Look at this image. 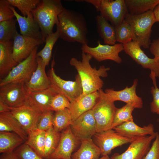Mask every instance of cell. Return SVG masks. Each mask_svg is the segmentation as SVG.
I'll list each match as a JSON object with an SVG mask.
<instances>
[{
  "label": "cell",
  "instance_id": "681fc988",
  "mask_svg": "<svg viewBox=\"0 0 159 159\" xmlns=\"http://www.w3.org/2000/svg\"><path fill=\"white\" fill-rule=\"evenodd\" d=\"M158 122H159V118L158 119Z\"/></svg>",
  "mask_w": 159,
  "mask_h": 159
},
{
  "label": "cell",
  "instance_id": "2e32d148",
  "mask_svg": "<svg viewBox=\"0 0 159 159\" xmlns=\"http://www.w3.org/2000/svg\"><path fill=\"white\" fill-rule=\"evenodd\" d=\"M43 43L42 40L25 36L18 33L13 41L14 59L19 63L28 57L36 47Z\"/></svg>",
  "mask_w": 159,
  "mask_h": 159
},
{
  "label": "cell",
  "instance_id": "e575fe53",
  "mask_svg": "<svg viewBox=\"0 0 159 159\" xmlns=\"http://www.w3.org/2000/svg\"><path fill=\"white\" fill-rule=\"evenodd\" d=\"M135 109L132 105L126 104L120 108H117L111 129L126 122L133 121L132 112Z\"/></svg>",
  "mask_w": 159,
  "mask_h": 159
},
{
  "label": "cell",
  "instance_id": "836d02e7",
  "mask_svg": "<svg viewBox=\"0 0 159 159\" xmlns=\"http://www.w3.org/2000/svg\"><path fill=\"white\" fill-rule=\"evenodd\" d=\"M73 122L68 108H66L54 113L53 128L56 130L60 132L69 126Z\"/></svg>",
  "mask_w": 159,
  "mask_h": 159
},
{
  "label": "cell",
  "instance_id": "4dcf8cb0",
  "mask_svg": "<svg viewBox=\"0 0 159 159\" xmlns=\"http://www.w3.org/2000/svg\"><path fill=\"white\" fill-rule=\"evenodd\" d=\"M61 135V133L53 128L46 131L44 158L50 159L58 145Z\"/></svg>",
  "mask_w": 159,
  "mask_h": 159
},
{
  "label": "cell",
  "instance_id": "603a6c76",
  "mask_svg": "<svg viewBox=\"0 0 159 159\" xmlns=\"http://www.w3.org/2000/svg\"><path fill=\"white\" fill-rule=\"evenodd\" d=\"M13 41L0 42V79L5 78L18 64L13 55Z\"/></svg>",
  "mask_w": 159,
  "mask_h": 159
},
{
  "label": "cell",
  "instance_id": "ab89813d",
  "mask_svg": "<svg viewBox=\"0 0 159 159\" xmlns=\"http://www.w3.org/2000/svg\"><path fill=\"white\" fill-rule=\"evenodd\" d=\"M14 152L21 159H45L39 156L24 143L16 148Z\"/></svg>",
  "mask_w": 159,
  "mask_h": 159
},
{
  "label": "cell",
  "instance_id": "277c9868",
  "mask_svg": "<svg viewBox=\"0 0 159 159\" xmlns=\"http://www.w3.org/2000/svg\"><path fill=\"white\" fill-rule=\"evenodd\" d=\"M124 20L131 26L136 38L140 47L149 48L151 43V28L155 21L153 11L149 10L143 14L137 15L128 13Z\"/></svg>",
  "mask_w": 159,
  "mask_h": 159
},
{
  "label": "cell",
  "instance_id": "b9f144b4",
  "mask_svg": "<svg viewBox=\"0 0 159 159\" xmlns=\"http://www.w3.org/2000/svg\"><path fill=\"white\" fill-rule=\"evenodd\" d=\"M7 0H0V22L14 18L15 16Z\"/></svg>",
  "mask_w": 159,
  "mask_h": 159
},
{
  "label": "cell",
  "instance_id": "7a4b0ae2",
  "mask_svg": "<svg viewBox=\"0 0 159 159\" xmlns=\"http://www.w3.org/2000/svg\"><path fill=\"white\" fill-rule=\"evenodd\" d=\"M82 58L81 60H79L72 57L69 63L74 67L80 78L83 90L82 94L87 95L102 89L104 83L100 77H107V72L110 68L104 65L101 66L98 69L92 67L90 63L92 57L88 54L82 52Z\"/></svg>",
  "mask_w": 159,
  "mask_h": 159
},
{
  "label": "cell",
  "instance_id": "3957f363",
  "mask_svg": "<svg viewBox=\"0 0 159 159\" xmlns=\"http://www.w3.org/2000/svg\"><path fill=\"white\" fill-rule=\"evenodd\" d=\"M64 7L60 0H42L32 11L45 43L46 39L53 33V27L58 22V16Z\"/></svg>",
  "mask_w": 159,
  "mask_h": 159
},
{
  "label": "cell",
  "instance_id": "ba28073f",
  "mask_svg": "<svg viewBox=\"0 0 159 159\" xmlns=\"http://www.w3.org/2000/svg\"><path fill=\"white\" fill-rule=\"evenodd\" d=\"M36 47L26 59L14 67L4 78L0 80V87L11 82H28L37 66Z\"/></svg>",
  "mask_w": 159,
  "mask_h": 159
},
{
  "label": "cell",
  "instance_id": "7c38bea8",
  "mask_svg": "<svg viewBox=\"0 0 159 159\" xmlns=\"http://www.w3.org/2000/svg\"><path fill=\"white\" fill-rule=\"evenodd\" d=\"M70 127L72 133L80 142L91 139L97 133L96 123L92 109L77 118Z\"/></svg>",
  "mask_w": 159,
  "mask_h": 159
},
{
  "label": "cell",
  "instance_id": "f1b7e54d",
  "mask_svg": "<svg viewBox=\"0 0 159 159\" xmlns=\"http://www.w3.org/2000/svg\"><path fill=\"white\" fill-rule=\"evenodd\" d=\"M128 13L137 15L153 11L159 0H124Z\"/></svg>",
  "mask_w": 159,
  "mask_h": 159
},
{
  "label": "cell",
  "instance_id": "d6a6232c",
  "mask_svg": "<svg viewBox=\"0 0 159 159\" xmlns=\"http://www.w3.org/2000/svg\"><path fill=\"white\" fill-rule=\"evenodd\" d=\"M16 19L0 22V42H8L14 39L18 33L16 24Z\"/></svg>",
  "mask_w": 159,
  "mask_h": 159
},
{
  "label": "cell",
  "instance_id": "8992f818",
  "mask_svg": "<svg viewBox=\"0 0 159 159\" xmlns=\"http://www.w3.org/2000/svg\"><path fill=\"white\" fill-rule=\"evenodd\" d=\"M93 5L97 11L115 27L124 20L128 13L124 0H86Z\"/></svg>",
  "mask_w": 159,
  "mask_h": 159
},
{
  "label": "cell",
  "instance_id": "e0dca14e",
  "mask_svg": "<svg viewBox=\"0 0 159 159\" xmlns=\"http://www.w3.org/2000/svg\"><path fill=\"white\" fill-rule=\"evenodd\" d=\"M80 142L72 133L70 126L61 132L58 145L50 159H72V153Z\"/></svg>",
  "mask_w": 159,
  "mask_h": 159
},
{
  "label": "cell",
  "instance_id": "60d3db41",
  "mask_svg": "<svg viewBox=\"0 0 159 159\" xmlns=\"http://www.w3.org/2000/svg\"><path fill=\"white\" fill-rule=\"evenodd\" d=\"M150 77L153 80V87H151L150 92L153 100L150 104L151 111L159 115V88L157 87L155 73L151 71Z\"/></svg>",
  "mask_w": 159,
  "mask_h": 159
},
{
  "label": "cell",
  "instance_id": "30bf717a",
  "mask_svg": "<svg viewBox=\"0 0 159 159\" xmlns=\"http://www.w3.org/2000/svg\"><path fill=\"white\" fill-rule=\"evenodd\" d=\"M81 49L82 52L90 54L99 62L109 60L120 64L122 62L119 56V53L124 50L123 44L121 43L113 45H102L98 41L97 45L95 47L83 44L82 45Z\"/></svg>",
  "mask_w": 159,
  "mask_h": 159
},
{
  "label": "cell",
  "instance_id": "8fae6325",
  "mask_svg": "<svg viewBox=\"0 0 159 159\" xmlns=\"http://www.w3.org/2000/svg\"><path fill=\"white\" fill-rule=\"evenodd\" d=\"M94 136L96 145L100 150L102 156L108 155L114 149L130 143L135 139L122 136L113 129L96 133Z\"/></svg>",
  "mask_w": 159,
  "mask_h": 159
},
{
  "label": "cell",
  "instance_id": "7dc6e473",
  "mask_svg": "<svg viewBox=\"0 0 159 159\" xmlns=\"http://www.w3.org/2000/svg\"><path fill=\"white\" fill-rule=\"evenodd\" d=\"M153 12L155 22H159V3L155 7Z\"/></svg>",
  "mask_w": 159,
  "mask_h": 159
},
{
  "label": "cell",
  "instance_id": "6da1fadb",
  "mask_svg": "<svg viewBox=\"0 0 159 159\" xmlns=\"http://www.w3.org/2000/svg\"><path fill=\"white\" fill-rule=\"evenodd\" d=\"M58 18L57 30L59 38L69 42L88 45L87 22L82 14L64 8Z\"/></svg>",
  "mask_w": 159,
  "mask_h": 159
},
{
  "label": "cell",
  "instance_id": "8d00e7d4",
  "mask_svg": "<svg viewBox=\"0 0 159 159\" xmlns=\"http://www.w3.org/2000/svg\"><path fill=\"white\" fill-rule=\"evenodd\" d=\"M10 4L17 7L23 16H27L37 6L39 0H7Z\"/></svg>",
  "mask_w": 159,
  "mask_h": 159
},
{
  "label": "cell",
  "instance_id": "f546056e",
  "mask_svg": "<svg viewBox=\"0 0 159 159\" xmlns=\"http://www.w3.org/2000/svg\"><path fill=\"white\" fill-rule=\"evenodd\" d=\"M46 131L36 128L28 134L24 143L29 146L38 154L44 158Z\"/></svg>",
  "mask_w": 159,
  "mask_h": 159
},
{
  "label": "cell",
  "instance_id": "f35d334b",
  "mask_svg": "<svg viewBox=\"0 0 159 159\" xmlns=\"http://www.w3.org/2000/svg\"><path fill=\"white\" fill-rule=\"evenodd\" d=\"M54 111L49 110L42 112L38 120L37 128L47 131L53 128Z\"/></svg>",
  "mask_w": 159,
  "mask_h": 159
},
{
  "label": "cell",
  "instance_id": "ee69618b",
  "mask_svg": "<svg viewBox=\"0 0 159 159\" xmlns=\"http://www.w3.org/2000/svg\"><path fill=\"white\" fill-rule=\"evenodd\" d=\"M151 53L154 56V58L159 64V38L153 40L149 47Z\"/></svg>",
  "mask_w": 159,
  "mask_h": 159
},
{
  "label": "cell",
  "instance_id": "44dd1931",
  "mask_svg": "<svg viewBox=\"0 0 159 159\" xmlns=\"http://www.w3.org/2000/svg\"><path fill=\"white\" fill-rule=\"evenodd\" d=\"M99 97V91L87 94H82L71 103L68 108L73 121L84 113L91 110Z\"/></svg>",
  "mask_w": 159,
  "mask_h": 159
},
{
  "label": "cell",
  "instance_id": "ac0fdd59",
  "mask_svg": "<svg viewBox=\"0 0 159 159\" xmlns=\"http://www.w3.org/2000/svg\"><path fill=\"white\" fill-rule=\"evenodd\" d=\"M138 81L137 79H135L130 87L126 86L121 90L116 91L113 89H107L105 92L114 102L121 101L132 105L135 108L141 109L143 107V101L136 93Z\"/></svg>",
  "mask_w": 159,
  "mask_h": 159
},
{
  "label": "cell",
  "instance_id": "52a82bcc",
  "mask_svg": "<svg viewBox=\"0 0 159 159\" xmlns=\"http://www.w3.org/2000/svg\"><path fill=\"white\" fill-rule=\"evenodd\" d=\"M54 62H52L51 68L47 72L50 82V87L57 93L67 97L72 102L80 96L83 92L80 78L78 74L74 81L66 80L61 78L55 73L54 67Z\"/></svg>",
  "mask_w": 159,
  "mask_h": 159
},
{
  "label": "cell",
  "instance_id": "5b68a950",
  "mask_svg": "<svg viewBox=\"0 0 159 159\" xmlns=\"http://www.w3.org/2000/svg\"><path fill=\"white\" fill-rule=\"evenodd\" d=\"M99 97L92 109L97 125V133L111 129L117 108L108 95L102 89L99 91Z\"/></svg>",
  "mask_w": 159,
  "mask_h": 159
},
{
  "label": "cell",
  "instance_id": "74e56055",
  "mask_svg": "<svg viewBox=\"0 0 159 159\" xmlns=\"http://www.w3.org/2000/svg\"><path fill=\"white\" fill-rule=\"evenodd\" d=\"M71 103L69 100L65 96L58 93L52 98L50 105V110L57 112L69 108Z\"/></svg>",
  "mask_w": 159,
  "mask_h": 159
},
{
  "label": "cell",
  "instance_id": "9a60e30c",
  "mask_svg": "<svg viewBox=\"0 0 159 159\" xmlns=\"http://www.w3.org/2000/svg\"><path fill=\"white\" fill-rule=\"evenodd\" d=\"M123 46L126 54L143 68L150 69L155 73L156 77L159 78V64L155 58H150L145 54L138 42L132 41Z\"/></svg>",
  "mask_w": 159,
  "mask_h": 159
},
{
  "label": "cell",
  "instance_id": "4316f807",
  "mask_svg": "<svg viewBox=\"0 0 159 159\" xmlns=\"http://www.w3.org/2000/svg\"><path fill=\"white\" fill-rule=\"evenodd\" d=\"M97 32L105 44L113 45L117 42L115 27L100 15L96 18Z\"/></svg>",
  "mask_w": 159,
  "mask_h": 159
},
{
  "label": "cell",
  "instance_id": "d4e9b609",
  "mask_svg": "<svg viewBox=\"0 0 159 159\" xmlns=\"http://www.w3.org/2000/svg\"><path fill=\"white\" fill-rule=\"evenodd\" d=\"M0 131L14 132L25 142L28 138L27 132L9 112L0 113Z\"/></svg>",
  "mask_w": 159,
  "mask_h": 159
},
{
  "label": "cell",
  "instance_id": "bcb514c9",
  "mask_svg": "<svg viewBox=\"0 0 159 159\" xmlns=\"http://www.w3.org/2000/svg\"><path fill=\"white\" fill-rule=\"evenodd\" d=\"M14 108L9 106L0 101V113L9 112L12 110Z\"/></svg>",
  "mask_w": 159,
  "mask_h": 159
},
{
  "label": "cell",
  "instance_id": "5bb4252c",
  "mask_svg": "<svg viewBox=\"0 0 159 159\" xmlns=\"http://www.w3.org/2000/svg\"><path fill=\"white\" fill-rule=\"evenodd\" d=\"M9 112L18 121L27 134L37 128L38 120L42 113L29 102L21 107L14 108Z\"/></svg>",
  "mask_w": 159,
  "mask_h": 159
},
{
  "label": "cell",
  "instance_id": "ffe728a7",
  "mask_svg": "<svg viewBox=\"0 0 159 159\" xmlns=\"http://www.w3.org/2000/svg\"><path fill=\"white\" fill-rule=\"evenodd\" d=\"M11 8L18 23L20 34L25 36L42 40L44 42L39 26L32 12L26 17L19 15L12 6Z\"/></svg>",
  "mask_w": 159,
  "mask_h": 159
},
{
  "label": "cell",
  "instance_id": "d6986e66",
  "mask_svg": "<svg viewBox=\"0 0 159 159\" xmlns=\"http://www.w3.org/2000/svg\"><path fill=\"white\" fill-rule=\"evenodd\" d=\"M37 66L29 80L25 83L28 92L42 91L50 87V82L45 72L46 66L41 58L37 57Z\"/></svg>",
  "mask_w": 159,
  "mask_h": 159
},
{
  "label": "cell",
  "instance_id": "4fadbf2b",
  "mask_svg": "<svg viewBox=\"0 0 159 159\" xmlns=\"http://www.w3.org/2000/svg\"><path fill=\"white\" fill-rule=\"evenodd\" d=\"M158 132L151 135L140 137L134 139L127 149L121 154L114 153L111 159H143L150 148L153 140Z\"/></svg>",
  "mask_w": 159,
  "mask_h": 159
},
{
  "label": "cell",
  "instance_id": "1f68e13d",
  "mask_svg": "<svg viewBox=\"0 0 159 159\" xmlns=\"http://www.w3.org/2000/svg\"><path fill=\"white\" fill-rule=\"evenodd\" d=\"M115 28L117 42L123 44L132 41L136 42V38L131 26L125 20Z\"/></svg>",
  "mask_w": 159,
  "mask_h": 159
},
{
  "label": "cell",
  "instance_id": "7402d4cb",
  "mask_svg": "<svg viewBox=\"0 0 159 159\" xmlns=\"http://www.w3.org/2000/svg\"><path fill=\"white\" fill-rule=\"evenodd\" d=\"M113 129L122 136L133 139L153 135L155 132L153 124H150L141 127L136 124L133 121L124 122Z\"/></svg>",
  "mask_w": 159,
  "mask_h": 159
},
{
  "label": "cell",
  "instance_id": "cb8c5ba5",
  "mask_svg": "<svg viewBox=\"0 0 159 159\" xmlns=\"http://www.w3.org/2000/svg\"><path fill=\"white\" fill-rule=\"evenodd\" d=\"M29 102L42 113L50 110V105L57 93L51 87L42 91L28 92Z\"/></svg>",
  "mask_w": 159,
  "mask_h": 159
},
{
  "label": "cell",
  "instance_id": "484cf974",
  "mask_svg": "<svg viewBox=\"0 0 159 159\" xmlns=\"http://www.w3.org/2000/svg\"><path fill=\"white\" fill-rule=\"evenodd\" d=\"M100 150L91 139L83 140L77 151L72 154V159H98Z\"/></svg>",
  "mask_w": 159,
  "mask_h": 159
},
{
  "label": "cell",
  "instance_id": "83f0119b",
  "mask_svg": "<svg viewBox=\"0 0 159 159\" xmlns=\"http://www.w3.org/2000/svg\"><path fill=\"white\" fill-rule=\"evenodd\" d=\"M25 142L14 132L0 131V153L13 152Z\"/></svg>",
  "mask_w": 159,
  "mask_h": 159
},
{
  "label": "cell",
  "instance_id": "c3c4849f",
  "mask_svg": "<svg viewBox=\"0 0 159 159\" xmlns=\"http://www.w3.org/2000/svg\"><path fill=\"white\" fill-rule=\"evenodd\" d=\"M98 159H111L109 157L108 155H106L102 156L101 157L99 158Z\"/></svg>",
  "mask_w": 159,
  "mask_h": 159
},
{
  "label": "cell",
  "instance_id": "7bdbcfd3",
  "mask_svg": "<svg viewBox=\"0 0 159 159\" xmlns=\"http://www.w3.org/2000/svg\"><path fill=\"white\" fill-rule=\"evenodd\" d=\"M143 159H159V134L158 133L148 151Z\"/></svg>",
  "mask_w": 159,
  "mask_h": 159
},
{
  "label": "cell",
  "instance_id": "9c48e42d",
  "mask_svg": "<svg viewBox=\"0 0 159 159\" xmlns=\"http://www.w3.org/2000/svg\"><path fill=\"white\" fill-rule=\"evenodd\" d=\"M0 87V101L9 106L16 108L29 102L25 83L11 82Z\"/></svg>",
  "mask_w": 159,
  "mask_h": 159
},
{
  "label": "cell",
  "instance_id": "d590c367",
  "mask_svg": "<svg viewBox=\"0 0 159 159\" xmlns=\"http://www.w3.org/2000/svg\"><path fill=\"white\" fill-rule=\"evenodd\" d=\"M59 38L57 30L48 35L46 39L45 44L44 48L37 53V57L41 58L46 66H48L52 55V51L55 43Z\"/></svg>",
  "mask_w": 159,
  "mask_h": 159
},
{
  "label": "cell",
  "instance_id": "f6af8a7d",
  "mask_svg": "<svg viewBox=\"0 0 159 159\" xmlns=\"http://www.w3.org/2000/svg\"><path fill=\"white\" fill-rule=\"evenodd\" d=\"M0 159H21L13 152L1 153Z\"/></svg>",
  "mask_w": 159,
  "mask_h": 159
}]
</instances>
